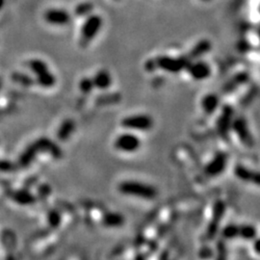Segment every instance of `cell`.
Returning a JSON list of instances; mask_svg holds the SVG:
<instances>
[{
  "instance_id": "6da1fadb",
  "label": "cell",
  "mask_w": 260,
  "mask_h": 260,
  "mask_svg": "<svg viewBox=\"0 0 260 260\" xmlns=\"http://www.w3.org/2000/svg\"><path fill=\"white\" fill-rule=\"evenodd\" d=\"M118 191L122 195L135 196L146 200H154L158 195L157 189L154 186L138 180H124L120 182L118 186Z\"/></svg>"
},
{
  "instance_id": "7a4b0ae2",
  "label": "cell",
  "mask_w": 260,
  "mask_h": 260,
  "mask_svg": "<svg viewBox=\"0 0 260 260\" xmlns=\"http://www.w3.org/2000/svg\"><path fill=\"white\" fill-rule=\"evenodd\" d=\"M120 126L124 130L133 132H146L152 130L154 120L148 114H134L124 118L120 122Z\"/></svg>"
},
{
  "instance_id": "3957f363",
  "label": "cell",
  "mask_w": 260,
  "mask_h": 260,
  "mask_svg": "<svg viewBox=\"0 0 260 260\" xmlns=\"http://www.w3.org/2000/svg\"><path fill=\"white\" fill-rule=\"evenodd\" d=\"M141 146L142 141L139 136L135 132L130 130L120 133L114 140V148L118 152L124 154H134L138 152Z\"/></svg>"
},
{
  "instance_id": "277c9868",
  "label": "cell",
  "mask_w": 260,
  "mask_h": 260,
  "mask_svg": "<svg viewBox=\"0 0 260 260\" xmlns=\"http://www.w3.org/2000/svg\"><path fill=\"white\" fill-rule=\"evenodd\" d=\"M154 66L170 74H178L186 68L190 62L187 57H172V56H159L152 61Z\"/></svg>"
},
{
  "instance_id": "5b68a950",
  "label": "cell",
  "mask_w": 260,
  "mask_h": 260,
  "mask_svg": "<svg viewBox=\"0 0 260 260\" xmlns=\"http://www.w3.org/2000/svg\"><path fill=\"white\" fill-rule=\"evenodd\" d=\"M104 24V20L98 14H91L87 16L80 31V39L82 44H89L96 37Z\"/></svg>"
},
{
  "instance_id": "8992f818",
  "label": "cell",
  "mask_w": 260,
  "mask_h": 260,
  "mask_svg": "<svg viewBox=\"0 0 260 260\" xmlns=\"http://www.w3.org/2000/svg\"><path fill=\"white\" fill-rule=\"evenodd\" d=\"M228 164V157L224 152H219L214 156L206 166L204 172L208 176L215 178L222 174L226 169Z\"/></svg>"
},
{
  "instance_id": "52a82bcc",
  "label": "cell",
  "mask_w": 260,
  "mask_h": 260,
  "mask_svg": "<svg viewBox=\"0 0 260 260\" xmlns=\"http://www.w3.org/2000/svg\"><path fill=\"white\" fill-rule=\"evenodd\" d=\"M44 20L46 24L55 26H64L68 24L72 20L70 12L64 9L52 8L48 9L44 14Z\"/></svg>"
},
{
  "instance_id": "ba28073f",
  "label": "cell",
  "mask_w": 260,
  "mask_h": 260,
  "mask_svg": "<svg viewBox=\"0 0 260 260\" xmlns=\"http://www.w3.org/2000/svg\"><path fill=\"white\" fill-rule=\"evenodd\" d=\"M185 70L188 72L189 76L196 81L206 80L212 74L211 66L204 61H196L194 63L189 62Z\"/></svg>"
},
{
  "instance_id": "9c48e42d",
  "label": "cell",
  "mask_w": 260,
  "mask_h": 260,
  "mask_svg": "<svg viewBox=\"0 0 260 260\" xmlns=\"http://www.w3.org/2000/svg\"><path fill=\"white\" fill-rule=\"evenodd\" d=\"M94 88L100 89V90H106L109 87H111L113 79L111 74L107 70H100L94 78H92Z\"/></svg>"
},
{
  "instance_id": "30bf717a",
  "label": "cell",
  "mask_w": 260,
  "mask_h": 260,
  "mask_svg": "<svg viewBox=\"0 0 260 260\" xmlns=\"http://www.w3.org/2000/svg\"><path fill=\"white\" fill-rule=\"evenodd\" d=\"M200 106L206 114L211 115L214 112H216V110L219 108L220 98L216 94H208L202 98L200 102Z\"/></svg>"
},
{
  "instance_id": "8fae6325",
  "label": "cell",
  "mask_w": 260,
  "mask_h": 260,
  "mask_svg": "<svg viewBox=\"0 0 260 260\" xmlns=\"http://www.w3.org/2000/svg\"><path fill=\"white\" fill-rule=\"evenodd\" d=\"M124 222V216L118 212H108L104 215L102 219V224L107 228H120Z\"/></svg>"
},
{
  "instance_id": "7c38bea8",
  "label": "cell",
  "mask_w": 260,
  "mask_h": 260,
  "mask_svg": "<svg viewBox=\"0 0 260 260\" xmlns=\"http://www.w3.org/2000/svg\"><path fill=\"white\" fill-rule=\"evenodd\" d=\"M12 200L20 206H30L36 202V198L28 190H16L12 194Z\"/></svg>"
},
{
  "instance_id": "4fadbf2b",
  "label": "cell",
  "mask_w": 260,
  "mask_h": 260,
  "mask_svg": "<svg viewBox=\"0 0 260 260\" xmlns=\"http://www.w3.org/2000/svg\"><path fill=\"white\" fill-rule=\"evenodd\" d=\"M236 174L242 180L260 185V172H254L252 170L246 169L245 167H239L238 169L236 170Z\"/></svg>"
},
{
  "instance_id": "5bb4252c",
  "label": "cell",
  "mask_w": 260,
  "mask_h": 260,
  "mask_svg": "<svg viewBox=\"0 0 260 260\" xmlns=\"http://www.w3.org/2000/svg\"><path fill=\"white\" fill-rule=\"evenodd\" d=\"M211 50V42L208 40H202L200 42H198L195 46L192 48V50L189 53V57L191 60L198 59L200 57H202V55L206 54L209 50ZM190 60V61H191Z\"/></svg>"
},
{
  "instance_id": "9a60e30c",
  "label": "cell",
  "mask_w": 260,
  "mask_h": 260,
  "mask_svg": "<svg viewBox=\"0 0 260 260\" xmlns=\"http://www.w3.org/2000/svg\"><path fill=\"white\" fill-rule=\"evenodd\" d=\"M258 236V230L254 226L248 224L239 226V238L244 239L246 241H254Z\"/></svg>"
},
{
  "instance_id": "2e32d148",
  "label": "cell",
  "mask_w": 260,
  "mask_h": 260,
  "mask_svg": "<svg viewBox=\"0 0 260 260\" xmlns=\"http://www.w3.org/2000/svg\"><path fill=\"white\" fill-rule=\"evenodd\" d=\"M28 66L35 76H40L50 70V66L46 64V62L40 59H32L31 61H29Z\"/></svg>"
},
{
  "instance_id": "e0dca14e",
  "label": "cell",
  "mask_w": 260,
  "mask_h": 260,
  "mask_svg": "<svg viewBox=\"0 0 260 260\" xmlns=\"http://www.w3.org/2000/svg\"><path fill=\"white\" fill-rule=\"evenodd\" d=\"M36 83L42 88H52L56 84V78L50 72V70L40 76H36Z\"/></svg>"
},
{
  "instance_id": "ac0fdd59",
  "label": "cell",
  "mask_w": 260,
  "mask_h": 260,
  "mask_svg": "<svg viewBox=\"0 0 260 260\" xmlns=\"http://www.w3.org/2000/svg\"><path fill=\"white\" fill-rule=\"evenodd\" d=\"M74 130V124L72 120H65L60 128L57 131V136L61 141H66L70 138L72 133Z\"/></svg>"
},
{
  "instance_id": "d6986e66",
  "label": "cell",
  "mask_w": 260,
  "mask_h": 260,
  "mask_svg": "<svg viewBox=\"0 0 260 260\" xmlns=\"http://www.w3.org/2000/svg\"><path fill=\"white\" fill-rule=\"evenodd\" d=\"M94 10V5L91 2H82L80 4H78L76 7L74 14L76 16H88L92 13Z\"/></svg>"
},
{
  "instance_id": "ffe728a7",
  "label": "cell",
  "mask_w": 260,
  "mask_h": 260,
  "mask_svg": "<svg viewBox=\"0 0 260 260\" xmlns=\"http://www.w3.org/2000/svg\"><path fill=\"white\" fill-rule=\"evenodd\" d=\"M222 235L224 236V238L228 239V240H232L239 236V226L237 224H228L222 232Z\"/></svg>"
},
{
  "instance_id": "44dd1931",
  "label": "cell",
  "mask_w": 260,
  "mask_h": 260,
  "mask_svg": "<svg viewBox=\"0 0 260 260\" xmlns=\"http://www.w3.org/2000/svg\"><path fill=\"white\" fill-rule=\"evenodd\" d=\"M78 87H79L80 92H83L84 94H91L92 90L94 89V85L92 79L90 78H82V79L79 81Z\"/></svg>"
},
{
  "instance_id": "7402d4cb",
  "label": "cell",
  "mask_w": 260,
  "mask_h": 260,
  "mask_svg": "<svg viewBox=\"0 0 260 260\" xmlns=\"http://www.w3.org/2000/svg\"><path fill=\"white\" fill-rule=\"evenodd\" d=\"M62 222V217L60 213L56 210H50L48 214V222L52 228H57Z\"/></svg>"
},
{
  "instance_id": "603a6c76",
  "label": "cell",
  "mask_w": 260,
  "mask_h": 260,
  "mask_svg": "<svg viewBox=\"0 0 260 260\" xmlns=\"http://www.w3.org/2000/svg\"><path fill=\"white\" fill-rule=\"evenodd\" d=\"M13 170V164L8 160H0V170L9 172Z\"/></svg>"
},
{
  "instance_id": "cb8c5ba5",
  "label": "cell",
  "mask_w": 260,
  "mask_h": 260,
  "mask_svg": "<svg viewBox=\"0 0 260 260\" xmlns=\"http://www.w3.org/2000/svg\"><path fill=\"white\" fill-rule=\"evenodd\" d=\"M16 80H18V82H20V83H22H22H26V82H27V84H28V83H31V82H32L30 78H28V76L26 78V74H16Z\"/></svg>"
},
{
  "instance_id": "d4e9b609",
  "label": "cell",
  "mask_w": 260,
  "mask_h": 260,
  "mask_svg": "<svg viewBox=\"0 0 260 260\" xmlns=\"http://www.w3.org/2000/svg\"><path fill=\"white\" fill-rule=\"evenodd\" d=\"M254 250L256 252V254L260 256V236H258L254 240Z\"/></svg>"
},
{
  "instance_id": "484cf974",
  "label": "cell",
  "mask_w": 260,
  "mask_h": 260,
  "mask_svg": "<svg viewBox=\"0 0 260 260\" xmlns=\"http://www.w3.org/2000/svg\"><path fill=\"white\" fill-rule=\"evenodd\" d=\"M4 3H5V0H0V10L3 8Z\"/></svg>"
},
{
  "instance_id": "4316f807",
  "label": "cell",
  "mask_w": 260,
  "mask_h": 260,
  "mask_svg": "<svg viewBox=\"0 0 260 260\" xmlns=\"http://www.w3.org/2000/svg\"><path fill=\"white\" fill-rule=\"evenodd\" d=\"M1 88H2V81H1V79H0V90H1Z\"/></svg>"
},
{
  "instance_id": "83f0119b",
  "label": "cell",
  "mask_w": 260,
  "mask_h": 260,
  "mask_svg": "<svg viewBox=\"0 0 260 260\" xmlns=\"http://www.w3.org/2000/svg\"><path fill=\"white\" fill-rule=\"evenodd\" d=\"M200 1H204V2H209V1H211V0H200Z\"/></svg>"
},
{
  "instance_id": "f1b7e54d",
  "label": "cell",
  "mask_w": 260,
  "mask_h": 260,
  "mask_svg": "<svg viewBox=\"0 0 260 260\" xmlns=\"http://www.w3.org/2000/svg\"><path fill=\"white\" fill-rule=\"evenodd\" d=\"M258 37H260V29H258Z\"/></svg>"
},
{
  "instance_id": "f546056e",
  "label": "cell",
  "mask_w": 260,
  "mask_h": 260,
  "mask_svg": "<svg viewBox=\"0 0 260 260\" xmlns=\"http://www.w3.org/2000/svg\"></svg>"
}]
</instances>
